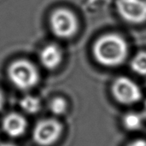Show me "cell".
I'll return each mask as SVG.
<instances>
[{
    "instance_id": "6",
    "label": "cell",
    "mask_w": 146,
    "mask_h": 146,
    "mask_svg": "<svg viewBox=\"0 0 146 146\" xmlns=\"http://www.w3.org/2000/svg\"><path fill=\"white\" fill-rule=\"evenodd\" d=\"M116 9L128 22L142 23L146 21V0H117Z\"/></svg>"
},
{
    "instance_id": "9",
    "label": "cell",
    "mask_w": 146,
    "mask_h": 146,
    "mask_svg": "<svg viewBox=\"0 0 146 146\" xmlns=\"http://www.w3.org/2000/svg\"><path fill=\"white\" fill-rule=\"evenodd\" d=\"M20 107L24 112L30 115H34L40 110L41 102L38 98L34 96L27 95L21 99Z\"/></svg>"
},
{
    "instance_id": "16",
    "label": "cell",
    "mask_w": 146,
    "mask_h": 146,
    "mask_svg": "<svg viewBox=\"0 0 146 146\" xmlns=\"http://www.w3.org/2000/svg\"><path fill=\"white\" fill-rule=\"evenodd\" d=\"M144 116L146 118V100L145 102V104H144Z\"/></svg>"
},
{
    "instance_id": "7",
    "label": "cell",
    "mask_w": 146,
    "mask_h": 146,
    "mask_svg": "<svg viewBox=\"0 0 146 146\" xmlns=\"http://www.w3.org/2000/svg\"><path fill=\"white\" fill-rule=\"evenodd\" d=\"M2 128L5 134L11 138H19L24 135L27 128L26 118L18 113H9L2 121Z\"/></svg>"
},
{
    "instance_id": "5",
    "label": "cell",
    "mask_w": 146,
    "mask_h": 146,
    "mask_svg": "<svg viewBox=\"0 0 146 146\" xmlns=\"http://www.w3.org/2000/svg\"><path fill=\"white\" fill-rule=\"evenodd\" d=\"M112 93L116 101L125 105L133 104L142 97L139 86L127 77H120L114 81Z\"/></svg>"
},
{
    "instance_id": "11",
    "label": "cell",
    "mask_w": 146,
    "mask_h": 146,
    "mask_svg": "<svg viewBox=\"0 0 146 146\" xmlns=\"http://www.w3.org/2000/svg\"><path fill=\"white\" fill-rule=\"evenodd\" d=\"M131 67L133 72L139 75L146 76V52L138 53L131 62Z\"/></svg>"
},
{
    "instance_id": "13",
    "label": "cell",
    "mask_w": 146,
    "mask_h": 146,
    "mask_svg": "<svg viewBox=\"0 0 146 146\" xmlns=\"http://www.w3.org/2000/svg\"><path fill=\"white\" fill-rule=\"evenodd\" d=\"M127 146H146V140H144V139H137V140L130 143Z\"/></svg>"
},
{
    "instance_id": "15",
    "label": "cell",
    "mask_w": 146,
    "mask_h": 146,
    "mask_svg": "<svg viewBox=\"0 0 146 146\" xmlns=\"http://www.w3.org/2000/svg\"><path fill=\"white\" fill-rule=\"evenodd\" d=\"M0 146H17V145H15V144H11V143H3V144H0Z\"/></svg>"
},
{
    "instance_id": "2",
    "label": "cell",
    "mask_w": 146,
    "mask_h": 146,
    "mask_svg": "<svg viewBox=\"0 0 146 146\" xmlns=\"http://www.w3.org/2000/svg\"><path fill=\"white\" fill-rule=\"evenodd\" d=\"M10 82L19 90L28 91L36 86L39 81L37 68L26 59L13 62L7 70Z\"/></svg>"
},
{
    "instance_id": "14",
    "label": "cell",
    "mask_w": 146,
    "mask_h": 146,
    "mask_svg": "<svg viewBox=\"0 0 146 146\" xmlns=\"http://www.w3.org/2000/svg\"><path fill=\"white\" fill-rule=\"evenodd\" d=\"M4 102H5V99H4V96L3 94V92H1L0 90V110L3 109V105H4Z\"/></svg>"
},
{
    "instance_id": "10",
    "label": "cell",
    "mask_w": 146,
    "mask_h": 146,
    "mask_svg": "<svg viewBox=\"0 0 146 146\" xmlns=\"http://www.w3.org/2000/svg\"><path fill=\"white\" fill-rule=\"evenodd\" d=\"M144 116L137 113H128L123 118V125L129 131H137L143 126Z\"/></svg>"
},
{
    "instance_id": "4",
    "label": "cell",
    "mask_w": 146,
    "mask_h": 146,
    "mask_svg": "<svg viewBox=\"0 0 146 146\" xmlns=\"http://www.w3.org/2000/svg\"><path fill=\"white\" fill-rule=\"evenodd\" d=\"M62 133V124L55 119L39 121L33 132V141L39 146H50L55 144Z\"/></svg>"
},
{
    "instance_id": "12",
    "label": "cell",
    "mask_w": 146,
    "mask_h": 146,
    "mask_svg": "<svg viewBox=\"0 0 146 146\" xmlns=\"http://www.w3.org/2000/svg\"><path fill=\"white\" fill-rule=\"evenodd\" d=\"M67 102L62 98H55L50 103V110L55 115H62L67 111Z\"/></svg>"
},
{
    "instance_id": "1",
    "label": "cell",
    "mask_w": 146,
    "mask_h": 146,
    "mask_svg": "<svg viewBox=\"0 0 146 146\" xmlns=\"http://www.w3.org/2000/svg\"><path fill=\"white\" fill-rule=\"evenodd\" d=\"M96 60L105 67H117L127 57L128 46L120 35L110 33L100 37L93 46Z\"/></svg>"
},
{
    "instance_id": "3",
    "label": "cell",
    "mask_w": 146,
    "mask_h": 146,
    "mask_svg": "<svg viewBox=\"0 0 146 146\" xmlns=\"http://www.w3.org/2000/svg\"><path fill=\"white\" fill-rule=\"evenodd\" d=\"M50 25L53 33L61 38H68L74 35L78 28L75 15L67 9H58L52 13Z\"/></svg>"
},
{
    "instance_id": "8",
    "label": "cell",
    "mask_w": 146,
    "mask_h": 146,
    "mask_svg": "<svg viewBox=\"0 0 146 146\" xmlns=\"http://www.w3.org/2000/svg\"><path fill=\"white\" fill-rule=\"evenodd\" d=\"M39 60L41 64L46 69L53 70L61 64L62 60V51L57 44H48L40 51Z\"/></svg>"
}]
</instances>
